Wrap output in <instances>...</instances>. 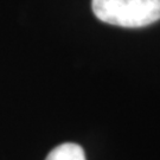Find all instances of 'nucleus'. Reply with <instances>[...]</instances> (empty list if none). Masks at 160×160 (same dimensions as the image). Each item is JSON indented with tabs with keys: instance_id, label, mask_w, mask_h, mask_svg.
<instances>
[{
	"instance_id": "obj_2",
	"label": "nucleus",
	"mask_w": 160,
	"mask_h": 160,
	"mask_svg": "<svg viewBox=\"0 0 160 160\" xmlns=\"http://www.w3.org/2000/svg\"><path fill=\"white\" fill-rule=\"evenodd\" d=\"M45 160H87L84 151L80 145L72 142L62 143L52 149Z\"/></svg>"
},
{
	"instance_id": "obj_1",
	"label": "nucleus",
	"mask_w": 160,
	"mask_h": 160,
	"mask_svg": "<svg viewBox=\"0 0 160 160\" xmlns=\"http://www.w3.org/2000/svg\"><path fill=\"white\" fill-rule=\"evenodd\" d=\"M97 19L121 28H143L160 20V0H92Z\"/></svg>"
}]
</instances>
